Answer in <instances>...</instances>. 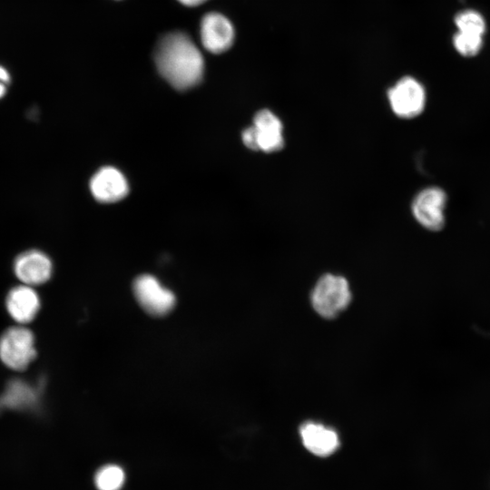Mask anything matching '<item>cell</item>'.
Segmentation results:
<instances>
[{"mask_svg": "<svg viewBox=\"0 0 490 490\" xmlns=\"http://www.w3.org/2000/svg\"><path fill=\"white\" fill-rule=\"evenodd\" d=\"M154 59L162 77L178 90L198 84L203 75V57L191 37L181 32L170 33L155 47Z\"/></svg>", "mask_w": 490, "mask_h": 490, "instance_id": "1", "label": "cell"}, {"mask_svg": "<svg viewBox=\"0 0 490 490\" xmlns=\"http://www.w3.org/2000/svg\"><path fill=\"white\" fill-rule=\"evenodd\" d=\"M350 300L351 292L348 280L335 274L320 277L311 294L314 310L325 318L337 317L347 309Z\"/></svg>", "mask_w": 490, "mask_h": 490, "instance_id": "2", "label": "cell"}, {"mask_svg": "<svg viewBox=\"0 0 490 490\" xmlns=\"http://www.w3.org/2000/svg\"><path fill=\"white\" fill-rule=\"evenodd\" d=\"M35 357L34 335L24 325L13 326L0 336V360L6 368L23 371Z\"/></svg>", "mask_w": 490, "mask_h": 490, "instance_id": "3", "label": "cell"}, {"mask_svg": "<svg viewBox=\"0 0 490 490\" xmlns=\"http://www.w3.org/2000/svg\"><path fill=\"white\" fill-rule=\"evenodd\" d=\"M132 289L140 306L152 316H164L175 306L173 292L163 287L154 276L144 274L137 277Z\"/></svg>", "mask_w": 490, "mask_h": 490, "instance_id": "4", "label": "cell"}, {"mask_svg": "<svg viewBox=\"0 0 490 490\" xmlns=\"http://www.w3.org/2000/svg\"><path fill=\"white\" fill-rule=\"evenodd\" d=\"M392 112L399 118L411 119L418 116L426 104V91L415 78L405 76L387 91Z\"/></svg>", "mask_w": 490, "mask_h": 490, "instance_id": "5", "label": "cell"}, {"mask_svg": "<svg viewBox=\"0 0 490 490\" xmlns=\"http://www.w3.org/2000/svg\"><path fill=\"white\" fill-rule=\"evenodd\" d=\"M446 194L438 187H427L414 198L411 211L416 220L424 228L437 231L445 224Z\"/></svg>", "mask_w": 490, "mask_h": 490, "instance_id": "6", "label": "cell"}, {"mask_svg": "<svg viewBox=\"0 0 490 490\" xmlns=\"http://www.w3.org/2000/svg\"><path fill=\"white\" fill-rule=\"evenodd\" d=\"M13 270L22 284L35 287L44 284L51 279L54 266L46 253L32 249L15 257Z\"/></svg>", "mask_w": 490, "mask_h": 490, "instance_id": "7", "label": "cell"}, {"mask_svg": "<svg viewBox=\"0 0 490 490\" xmlns=\"http://www.w3.org/2000/svg\"><path fill=\"white\" fill-rule=\"evenodd\" d=\"M256 151L275 152L284 146L283 124L280 119L269 109L259 111L250 126Z\"/></svg>", "mask_w": 490, "mask_h": 490, "instance_id": "8", "label": "cell"}, {"mask_svg": "<svg viewBox=\"0 0 490 490\" xmlns=\"http://www.w3.org/2000/svg\"><path fill=\"white\" fill-rule=\"evenodd\" d=\"M5 305L12 319L25 326L36 318L41 300L34 287L21 283L8 291Z\"/></svg>", "mask_w": 490, "mask_h": 490, "instance_id": "9", "label": "cell"}, {"mask_svg": "<svg viewBox=\"0 0 490 490\" xmlns=\"http://www.w3.org/2000/svg\"><path fill=\"white\" fill-rule=\"evenodd\" d=\"M89 188L93 198L103 203L120 201L129 191L123 174L111 166L98 170L91 178Z\"/></svg>", "mask_w": 490, "mask_h": 490, "instance_id": "10", "label": "cell"}, {"mask_svg": "<svg viewBox=\"0 0 490 490\" xmlns=\"http://www.w3.org/2000/svg\"><path fill=\"white\" fill-rule=\"evenodd\" d=\"M234 30L230 22L219 13L206 14L201 22V39L209 52L220 54L230 47Z\"/></svg>", "mask_w": 490, "mask_h": 490, "instance_id": "11", "label": "cell"}, {"mask_svg": "<svg viewBox=\"0 0 490 490\" xmlns=\"http://www.w3.org/2000/svg\"><path fill=\"white\" fill-rule=\"evenodd\" d=\"M299 435L304 447L319 457L331 456L340 445L337 432L319 423H304L299 428Z\"/></svg>", "mask_w": 490, "mask_h": 490, "instance_id": "12", "label": "cell"}, {"mask_svg": "<svg viewBox=\"0 0 490 490\" xmlns=\"http://www.w3.org/2000/svg\"><path fill=\"white\" fill-rule=\"evenodd\" d=\"M125 482L123 468L116 464L101 466L94 475V485L97 490H121Z\"/></svg>", "mask_w": 490, "mask_h": 490, "instance_id": "13", "label": "cell"}, {"mask_svg": "<svg viewBox=\"0 0 490 490\" xmlns=\"http://www.w3.org/2000/svg\"><path fill=\"white\" fill-rule=\"evenodd\" d=\"M459 32L482 35L485 31L483 16L476 11L466 10L459 13L455 19Z\"/></svg>", "mask_w": 490, "mask_h": 490, "instance_id": "14", "label": "cell"}, {"mask_svg": "<svg viewBox=\"0 0 490 490\" xmlns=\"http://www.w3.org/2000/svg\"><path fill=\"white\" fill-rule=\"evenodd\" d=\"M456 51L464 56H473L476 54L482 46V35L457 32L453 39Z\"/></svg>", "mask_w": 490, "mask_h": 490, "instance_id": "15", "label": "cell"}, {"mask_svg": "<svg viewBox=\"0 0 490 490\" xmlns=\"http://www.w3.org/2000/svg\"><path fill=\"white\" fill-rule=\"evenodd\" d=\"M10 83V76L8 72L0 66V98H2L6 91Z\"/></svg>", "mask_w": 490, "mask_h": 490, "instance_id": "16", "label": "cell"}, {"mask_svg": "<svg viewBox=\"0 0 490 490\" xmlns=\"http://www.w3.org/2000/svg\"><path fill=\"white\" fill-rule=\"evenodd\" d=\"M178 1H180L182 5H187V6H196L204 3L207 0H178Z\"/></svg>", "mask_w": 490, "mask_h": 490, "instance_id": "17", "label": "cell"}]
</instances>
